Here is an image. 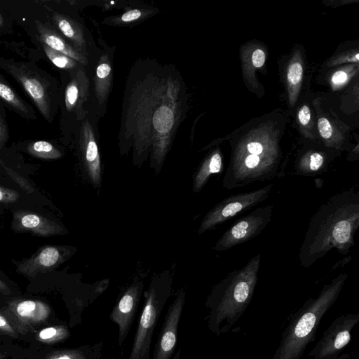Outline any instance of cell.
Returning <instances> with one entry per match:
<instances>
[{"label":"cell","instance_id":"1","mask_svg":"<svg viewBox=\"0 0 359 359\" xmlns=\"http://www.w3.org/2000/svg\"><path fill=\"white\" fill-rule=\"evenodd\" d=\"M188 94L177 67L154 59H139L127 76L121 108L118 147L121 155L132 151L141 165L149 158L158 173L185 119Z\"/></svg>","mask_w":359,"mask_h":359},{"label":"cell","instance_id":"2","mask_svg":"<svg viewBox=\"0 0 359 359\" xmlns=\"http://www.w3.org/2000/svg\"><path fill=\"white\" fill-rule=\"evenodd\" d=\"M358 228L359 191L353 186L327 198L311 218L299 248L301 266H311L332 249L348 255Z\"/></svg>","mask_w":359,"mask_h":359},{"label":"cell","instance_id":"3","mask_svg":"<svg viewBox=\"0 0 359 359\" xmlns=\"http://www.w3.org/2000/svg\"><path fill=\"white\" fill-rule=\"evenodd\" d=\"M260 262L259 252L244 266L231 271L212 287L205 302L208 311L205 320L208 329L216 336L229 332L251 302Z\"/></svg>","mask_w":359,"mask_h":359},{"label":"cell","instance_id":"4","mask_svg":"<svg viewBox=\"0 0 359 359\" xmlns=\"http://www.w3.org/2000/svg\"><path fill=\"white\" fill-rule=\"evenodd\" d=\"M348 278L340 273L323 285L318 296L309 298L293 315L281 335L280 343L271 359H300L316 339L323 316L337 301Z\"/></svg>","mask_w":359,"mask_h":359},{"label":"cell","instance_id":"5","mask_svg":"<svg viewBox=\"0 0 359 359\" xmlns=\"http://www.w3.org/2000/svg\"><path fill=\"white\" fill-rule=\"evenodd\" d=\"M172 278L169 271L154 275L144 292V304L128 359H149L154 330L171 295Z\"/></svg>","mask_w":359,"mask_h":359},{"label":"cell","instance_id":"6","mask_svg":"<svg viewBox=\"0 0 359 359\" xmlns=\"http://www.w3.org/2000/svg\"><path fill=\"white\" fill-rule=\"evenodd\" d=\"M115 47L100 38L90 41L86 69L90 81V113L98 120L106 113L114 80Z\"/></svg>","mask_w":359,"mask_h":359},{"label":"cell","instance_id":"7","mask_svg":"<svg viewBox=\"0 0 359 359\" xmlns=\"http://www.w3.org/2000/svg\"><path fill=\"white\" fill-rule=\"evenodd\" d=\"M273 188V184H269L258 189L236 194L223 199L205 215L198 233L214 229L236 215L262 203L269 197Z\"/></svg>","mask_w":359,"mask_h":359},{"label":"cell","instance_id":"8","mask_svg":"<svg viewBox=\"0 0 359 359\" xmlns=\"http://www.w3.org/2000/svg\"><path fill=\"white\" fill-rule=\"evenodd\" d=\"M273 208V205L261 206L238 219L218 239L213 250L225 251L259 235L271 222Z\"/></svg>","mask_w":359,"mask_h":359},{"label":"cell","instance_id":"9","mask_svg":"<svg viewBox=\"0 0 359 359\" xmlns=\"http://www.w3.org/2000/svg\"><path fill=\"white\" fill-rule=\"evenodd\" d=\"M98 122L97 118L88 114L76 128L80 160L90 182L95 187H99L102 181Z\"/></svg>","mask_w":359,"mask_h":359},{"label":"cell","instance_id":"10","mask_svg":"<svg viewBox=\"0 0 359 359\" xmlns=\"http://www.w3.org/2000/svg\"><path fill=\"white\" fill-rule=\"evenodd\" d=\"M359 323V313L338 316L323 332L321 339L307 354L313 359H334L339 357L351 340V332Z\"/></svg>","mask_w":359,"mask_h":359},{"label":"cell","instance_id":"11","mask_svg":"<svg viewBox=\"0 0 359 359\" xmlns=\"http://www.w3.org/2000/svg\"><path fill=\"white\" fill-rule=\"evenodd\" d=\"M18 327L22 335L47 323L52 311L46 303L37 299H15L1 309Z\"/></svg>","mask_w":359,"mask_h":359},{"label":"cell","instance_id":"12","mask_svg":"<svg viewBox=\"0 0 359 359\" xmlns=\"http://www.w3.org/2000/svg\"><path fill=\"white\" fill-rule=\"evenodd\" d=\"M69 72V80L64 92L66 114L74 121L76 128L90 113V81L86 67Z\"/></svg>","mask_w":359,"mask_h":359},{"label":"cell","instance_id":"13","mask_svg":"<svg viewBox=\"0 0 359 359\" xmlns=\"http://www.w3.org/2000/svg\"><path fill=\"white\" fill-rule=\"evenodd\" d=\"M185 304V291L180 288L169 305L156 341L151 359H171L176 350L179 323Z\"/></svg>","mask_w":359,"mask_h":359},{"label":"cell","instance_id":"14","mask_svg":"<svg viewBox=\"0 0 359 359\" xmlns=\"http://www.w3.org/2000/svg\"><path fill=\"white\" fill-rule=\"evenodd\" d=\"M143 288L142 280L133 281L121 293L110 313V320L118 327V346H121L128 337L138 309Z\"/></svg>","mask_w":359,"mask_h":359},{"label":"cell","instance_id":"15","mask_svg":"<svg viewBox=\"0 0 359 359\" xmlns=\"http://www.w3.org/2000/svg\"><path fill=\"white\" fill-rule=\"evenodd\" d=\"M7 69L26 91L42 116L50 122L51 121L50 99L47 85L43 79L22 65L8 64Z\"/></svg>","mask_w":359,"mask_h":359},{"label":"cell","instance_id":"16","mask_svg":"<svg viewBox=\"0 0 359 359\" xmlns=\"http://www.w3.org/2000/svg\"><path fill=\"white\" fill-rule=\"evenodd\" d=\"M74 250V248L45 246L29 259L22 262L19 265L18 271L29 277L48 272L69 259Z\"/></svg>","mask_w":359,"mask_h":359},{"label":"cell","instance_id":"17","mask_svg":"<svg viewBox=\"0 0 359 359\" xmlns=\"http://www.w3.org/2000/svg\"><path fill=\"white\" fill-rule=\"evenodd\" d=\"M52 18L60 34L88 58L89 46L93 38L90 31L82 22L65 14L55 12Z\"/></svg>","mask_w":359,"mask_h":359},{"label":"cell","instance_id":"18","mask_svg":"<svg viewBox=\"0 0 359 359\" xmlns=\"http://www.w3.org/2000/svg\"><path fill=\"white\" fill-rule=\"evenodd\" d=\"M13 226L18 231H29L41 236L59 235L65 232V229L60 224L42 215L25 211L15 214Z\"/></svg>","mask_w":359,"mask_h":359},{"label":"cell","instance_id":"19","mask_svg":"<svg viewBox=\"0 0 359 359\" xmlns=\"http://www.w3.org/2000/svg\"><path fill=\"white\" fill-rule=\"evenodd\" d=\"M35 25L42 44L68 56L84 67L87 66L88 58L74 48L60 34L39 20H35Z\"/></svg>","mask_w":359,"mask_h":359},{"label":"cell","instance_id":"20","mask_svg":"<svg viewBox=\"0 0 359 359\" xmlns=\"http://www.w3.org/2000/svg\"><path fill=\"white\" fill-rule=\"evenodd\" d=\"M223 170L222 156L219 150L214 151L201 163L193 175L192 189L194 193L201 191L210 177L219 174Z\"/></svg>","mask_w":359,"mask_h":359},{"label":"cell","instance_id":"21","mask_svg":"<svg viewBox=\"0 0 359 359\" xmlns=\"http://www.w3.org/2000/svg\"><path fill=\"white\" fill-rule=\"evenodd\" d=\"M103 347V343L100 341L76 348L56 349L50 351L45 359H100Z\"/></svg>","mask_w":359,"mask_h":359},{"label":"cell","instance_id":"22","mask_svg":"<svg viewBox=\"0 0 359 359\" xmlns=\"http://www.w3.org/2000/svg\"><path fill=\"white\" fill-rule=\"evenodd\" d=\"M158 12V11L154 8H133L121 15L107 17L103 20V23L113 26L132 24L148 18Z\"/></svg>","mask_w":359,"mask_h":359},{"label":"cell","instance_id":"23","mask_svg":"<svg viewBox=\"0 0 359 359\" xmlns=\"http://www.w3.org/2000/svg\"><path fill=\"white\" fill-rule=\"evenodd\" d=\"M0 99L12 107L21 116L32 117V114L25 102L18 94L0 78Z\"/></svg>","mask_w":359,"mask_h":359},{"label":"cell","instance_id":"24","mask_svg":"<svg viewBox=\"0 0 359 359\" xmlns=\"http://www.w3.org/2000/svg\"><path fill=\"white\" fill-rule=\"evenodd\" d=\"M69 336L67 325L58 324L41 329L36 333L35 338L41 343L55 344L66 340Z\"/></svg>","mask_w":359,"mask_h":359},{"label":"cell","instance_id":"25","mask_svg":"<svg viewBox=\"0 0 359 359\" xmlns=\"http://www.w3.org/2000/svg\"><path fill=\"white\" fill-rule=\"evenodd\" d=\"M27 151L31 155L42 159H57L62 156V153L58 149L44 140L30 143L27 147Z\"/></svg>","mask_w":359,"mask_h":359},{"label":"cell","instance_id":"26","mask_svg":"<svg viewBox=\"0 0 359 359\" xmlns=\"http://www.w3.org/2000/svg\"><path fill=\"white\" fill-rule=\"evenodd\" d=\"M43 48L47 57L57 68L67 71H72L81 66H83L68 56L59 53L44 44H43Z\"/></svg>","mask_w":359,"mask_h":359},{"label":"cell","instance_id":"27","mask_svg":"<svg viewBox=\"0 0 359 359\" xmlns=\"http://www.w3.org/2000/svg\"><path fill=\"white\" fill-rule=\"evenodd\" d=\"M0 334L14 338L22 335L15 324L1 311H0Z\"/></svg>","mask_w":359,"mask_h":359},{"label":"cell","instance_id":"28","mask_svg":"<svg viewBox=\"0 0 359 359\" xmlns=\"http://www.w3.org/2000/svg\"><path fill=\"white\" fill-rule=\"evenodd\" d=\"M303 74V68L302 65L298 62L292 63L287 71V81L291 85L296 86L302 80Z\"/></svg>","mask_w":359,"mask_h":359},{"label":"cell","instance_id":"29","mask_svg":"<svg viewBox=\"0 0 359 359\" xmlns=\"http://www.w3.org/2000/svg\"><path fill=\"white\" fill-rule=\"evenodd\" d=\"M20 195L15 191L0 186V203H11L16 201Z\"/></svg>","mask_w":359,"mask_h":359},{"label":"cell","instance_id":"30","mask_svg":"<svg viewBox=\"0 0 359 359\" xmlns=\"http://www.w3.org/2000/svg\"><path fill=\"white\" fill-rule=\"evenodd\" d=\"M318 127L319 133L323 139H329L332 136V129L329 121L326 118H319Z\"/></svg>","mask_w":359,"mask_h":359},{"label":"cell","instance_id":"31","mask_svg":"<svg viewBox=\"0 0 359 359\" xmlns=\"http://www.w3.org/2000/svg\"><path fill=\"white\" fill-rule=\"evenodd\" d=\"M252 64L255 67H261L265 62V53L261 49L255 50L252 55Z\"/></svg>","mask_w":359,"mask_h":359},{"label":"cell","instance_id":"32","mask_svg":"<svg viewBox=\"0 0 359 359\" xmlns=\"http://www.w3.org/2000/svg\"><path fill=\"white\" fill-rule=\"evenodd\" d=\"M311 112L309 108L306 105H304L299 109L298 113V118L301 124L306 126L310 121Z\"/></svg>","mask_w":359,"mask_h":359},{"label":"cell","instance_id":"33","mask_svg":"<svg viewBox=\"0 0 359 359\" xmlns=\"http://www.w3.org/2000/svg\"><path fill=\"white\" fill-rule=\"evenodd\" d=\"M348 76L343 71H337L332 76V82L334 84H341L347 80Z\"/></svg>","mask_w":359,"mask_h":359},{"label":"cell","instance_id":"34","mask_svg":"<svg viewBox=\"0 0 359 359\" xmlns=\"http://www.w3.org/2000/svg\"><path fill=\"white\" fill-rule=\"evenodd\" d=\"M7 139V129L4 122L0 116V149L4 144Z\"/></svg>","mask_w":359,"mask_h":359},{"label":"cell","instance_id":"35","mask_svg":"<svg viewBox=\"0 0 359 359\" xmlns=\"http://www.w3.org/2000/svg\"><path fill=\"white\" fill-rule=\"evenodd\" d=\"M11 292V290H9L8 285L0 279V293L2 294H8Z\"/></svg>","mask_w":359,"mask_h":359},{"label":"cell","instance_id":"36","mask_svg":"<svg viewBox=\"0 0 359 359\" xmlns=\"http://www.w3.org/2000/svg\"><path fill=\"white\" fill-rule=\"evenodd\" d=\"M181 349L179 348L174 354L173 357L171 359H180L181 357Z\"/></svg>","mask_w":359,"mask_h":359},{"label":"cell","instance_id":"37","mask_svg":"<svg viewBox=\"0 0 359 359\" xmlns=\"http://www.w3.org/2000/svg\"><path fill=\"white\" fill-rule=\"evenodd\" d=\"M334 359H350V355L348 353L341 354L339 357Z\"/></svg>","mask_w":359,"mask_h":359},{"label":"cell","instance_id":"38","mask_svg":"<svg viewBox=\"0 0 359 359\" xmlns=\"http://www.w3.org/2000/svg\"><path fill=\"white\" fill-rule=\"evenodd\" d=\"M3 24H4V20H3L1 14L0 13V27H1L3 25Z\"/></svg>","mask_w":359,"mask_h":359},{"label":"cell","instance_id":"39","mask_svg":"<svg viewBox=\"0 0 359 359\" xmlns=\"http://www.w3.org/2000/svg\"><path fill=\"white\" fill-rule=\"evenodd\" d=\"M5 357H6L5 354H3V353H0V359H4Z\"/></svg>","mask_w":359,"mask_h":359},{"label":"cell","instance_id":"40","mask_svg":"<svg viewBox=\"0 0 359 359\" xmlns=\"http://www.w3.org/2000/svg\"><path fill=\"white\" fill-rule=\"evenodd\" d=\"M355 57V61L358 62V53H356Z\"/></svg>","mask_w":359,"mask_h":359}]
</instances>
